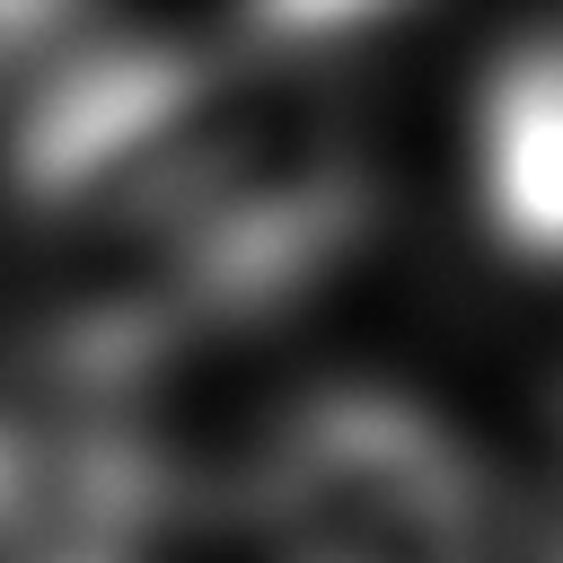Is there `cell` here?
Instances as JSON below:
<instances>
[{
  "label": "cell",
  "mask_w": 563,
  "mask_h": 563,
  "mask_svg": "<svg viewBox=\"0 0 563 563\" xmlns=\"http://www.w3.org/2000/svg\"><path fill=\"white\" fill-rule=\"evenodd\" d=\"M282 563H493L475 457L405 396H308L238 484Z\"/></svg>",
  "instance_id": "6da1fadb"
},
{
  "label": "cell",
  "mask_w": 563,
  "mask_h": 563,
  "mask_svg": "<svg viewBox=\"0 0 563 563\" xmlns=\"http://www.w3.org/2000/svg\"><path fill=\"white\" fill-rule=\"evenodd\" d=\"M484 194L510 246L563 264V26L528 35L484 88Z\"/></svg>",
  "instance_id": "7a4b0ae2"
},
{
  "label": "cell",
  "mask_w": 563,
  "mask_h": 563,
  "mask_svg": "<svg viewBox=\"0 0 563 563\" xmlns=\"http://www.w3.org/2000/svg\"><path fill=\"white\" fill-rule=\"evenodd\" d=\"M79 563H114V554H79Z\"/></svg>",
  "instance_id": "3957f363"
}]
</instances>
